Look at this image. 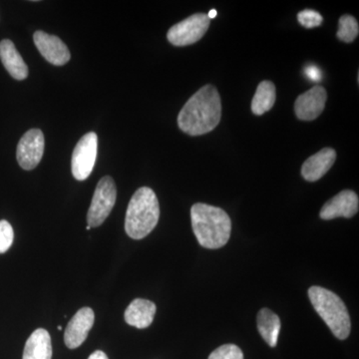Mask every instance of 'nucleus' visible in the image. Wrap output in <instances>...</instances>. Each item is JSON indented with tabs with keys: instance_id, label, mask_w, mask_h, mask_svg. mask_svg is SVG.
Segmentation results:
<instances>
[{
	"instance_id": "1",
	"label": "nucleus",
	"mask_w": 359,
	"mask_h": 359,
	"mask_svg": "<svg viewBox=\"0 0 359 359\" xmlns=\"http://www.w3.org/2000/svg\"><path fill=\"white\" fill-rule=\"evenodd\" d=\"M222 117L221 97L216 87L205 85L188 101L178 116L179 128L191 136L212 132Z\"/></svg>"
},
{
	"instance_id": "2",
	"label": "nucleus",
	"mask_w": 359,
	"mask_h": 359,
	"mask_svg": "<svg viewBox=\"0 0 359 359\" xmlns=\"http://www.w3.org/2000/svg\"><path fill=\"white\" fill-rule=\"evenodd\" d=\"M194 233L205 249L224 247L231 237V222L223 209L197 203L191 209Z\"/></svg>"
},
{
	"instance_id": "3",
	"label": "nucleus",
	"mask_w": 359,
	"mask_h": 359,
	"mask_svg": "<svg viewBox=\"0 0 359 359\" xmlns=\"http://www.w3.org/2000/svg\"><path fill=\"white\" fill-rule=\"evenodd\" d=\"M160 218V205L152 189L142 187L130 200L125 231L130 238L142 240L154 230Z\"/></svg>"
},
{
	"instance_id": "4",
	"label": "nucleus",
	"mask_w": 359,
	"mask_h": 359,
	"mask_svg": "<svg viewBox=\"0 0 359 359\" xmlns=\"http://www.w3.org/2000/svg\"><path fill=\"white\" fill-rule=\"evenodd\" d=\"M309 297L316 313L325 320L334 337L340 340L346 339L351 334V318L339 295L325 287H311Z\"/></svg>"
},
{
	"instance_id": "5",
	"label": "nucleus",
	"mask_w": 359,
	"mask_h": 359,
	"mask_svg": "<svg viewBox=\"0 0 359 359\" xmlns=\"http://www.w3.org/2000/svg\"><path fill=\"white\" fill-rule=\"evenodd\" d=\"M117 197L114 180L110 176L103 177L99 181L94 192L93 199L87 214L90 228L101 226L112 212Z\"/></svg>"
},
{
	"instance_id": "6",
	"label": "nucleus",
	"mask_w": 359,
	"mask_h": 359,
	"mask_svg": "<svg viewBox=\"0 0 359 359\" xmlns=\"http://www.w3.org/2000/svg\"><path fill=\"white\" fill-rule=\"evenodd\" d=\"M211 20L207 14L196 13L170 28L167 39L174 46H188L203 39Z\"/></svg>"
},
{
	"instance_id": "7",
	"label": "nucleus",
	"mask_w": 359,
	"mask_h": 359,
	"mask_svg": "<svg viewBox=\"0 0 359 359\" xmlns=\"http://www.w3.org/2000/svg\"><path fill=\"white\" fill-rule=\"evenodd\" d=\"M97 152L98 137L94 132H89L80 139L73 151L71 168L73 177L78 181H84L91 175L95 166Z\"/></svg>"
},
{
	"instance_id": "8",
	"label": "nucleus",
	"mask_w": 359,
	"mask_h": 359,
	"mask_svg": "<svg viewBox=\"0 0 359 359\" xmlns=\"http://www.w3.org/2000/svg\"><path fill=\"white\" fill-rule=\"evenodd\" d=\"M44 153V135L41 130L30 129L20 139L16 151L18 164L22 169H34L39 166Z\"/></svg>"
},
{
	"instance_id": "9",
	"label": "nucleus",
	"mask_w": 359,
	"mask_h": 359,
	"mask_svg": "<svg viewBox=\"0 0 359 359\" xmlns=\"http://www.w3.org/2000/svg\"><path fill=\"white\" fill-rule=\"evenodd\" d=\"M327 100V90L323 86H314L297 97L294 112L302 121H313L325 110Z\"/></svg>"
},
{
	"instance_id": "10",
	"label": "nucleus",
	"mask_w": 359,
	"mask_h": 359,
	"mask_svg": "<svg viewBox=\"0 0 359 359\" xmlns=\"http://www.w3.org/2000/svg\"><path fill=\"white\" fill-rule=\"evenodd\" d=\"M33 41L40 54L51 65L62 66L70 60L69 49L65 42L55 35L39 30L33 35Z\"/></svg>"
},
{
	"instance_id": "11",
	"label": "nucleus",
	"mask_w": 359,
	"mask_h": 359,
	"mask_svg": "<svg viewBox=\"0 0 359 359\" xmlns=\"http://www.w3.org/2000/svg\"><path fill=\"white\" fill-rule=\"evenodd\" d=\"M358 196L353 191L344 190L323 205L320 210V218L328 221L335 218H353L358 214Z\"/></svg>"
},
{
	"instance_id": "12",
	"label": "nucleus",
	"mask_w": 359,
	"mask_h": 359,
	"mask_svg": "<svg viewBox=\"0 0 359 359\" xmlns=\"http://www.w3.org/2000/svg\"><path fill=\"white\" fill-rule=\"evenodd\" d=\"M95 320L92 309H79L68 323L65 334V342L69 349L78 348L86 340Z\"/></svg>"
},
{
	"instance_id": "13",
	"label": "nucleus",
	"mask_w": 359,
	"mask_h": 359,
	"mask_svg": "<svg viewBox=\"0 0 359 359\" xmlns=\"http://www.w3.org/2000/svg\"><path fill=\"white\" fill-rule=\"evenodd\" d=\"M335 160L337 152L334 149L323 148L304 163L302 167V176L309 182L318 181L332 169Z\"/></svg>"
},
{
	"instance_id": "14",
	"label": "nucleus",
	"mask_w": 359,
	"mask_h": 359,
	"mask_svg": "<svg viewBox=\"0 0 359 359\" xmlns=\"http://www.w3.org/2000/svg\"><path fill=\"white\" fill-rule=\"evenodd\" d=\"M156 304L148 299H136L125 311V321L131 327L147 328L152 325L156 313Z\"/></svg>"
},
{
	"instance_id": "15",
	"label": "nucleus",
	"mask_w": 359,
	"mask_h": 359,
	"mask_svg": "<svg viewBox=\"0 0 359 359\" xmlns=\"http://www.w3.org/2000/svg\"><path fill=\"white\" fill-rule=\"evenodd\" d=\"M0 60L14 79L25 80L27 78V65L11 40L4 39L0 42Z\"/></svg>"
},
{
	"instance_id": "16",
	"label": "nucleus",
	"mask_w": 359,
	"mask_h": 359,
	"mask_svg": "<svg viewBox=\"0 0 359 359\" xmlns=\"http://www.w3.org/2000/svg\"><path fill=\"white\" fill-rule=\"evenodd\" d=\"M51 358L50 334L43 328L34 330L26 341L22 359H51Z\"/></svg>"
},
{
	"instance_id": "17",
	"label": "nucleus",
	"mask_w": 359,
	"mask_h": 359,
	"mask_svg": "<svg viewBox=\"0 0 359 359\" xmlns=\"http://www.w3.org/2000/svg\"><path fill=\"white\" fill-rule=\"evenodd\" d=\"M280 318L269 309H263L257 314V330L264 341L271 347H276L278 344V334H280Z\"/></svg>"
},
{
	"instance_id": "18",
	"label": "nucleus",
	"mask_w": 359,
	"mask_h": 359,
	"mask_svg": "<svg viewBox=\"0 0 359 359\" xmlns=\"http://www.w3.org/2000/svg\"><path fill=\"white\" fill-rule=\"evenodd\" d=\"M276 86L271 81L261 82L252 101V111L255 115L261 116L268 112L276 103Z\"/></svg>"
},
{
	"instance_id": "19",
	"label": "nucleus",
	"mask_w": 359,
	"mask_h": 359,
	"mask_svg": "<svg viewBox=\"0 0 359 359\" xmlns=\"http://www.w3.org/2000/svg\"><path fill=\"white\" fill-rule=\"evenodd\" d=\"M339 28L337 33V39L346 43H351L358 36L359 26L358 20L351 15H342L339 18Z\"/></svg>"
},
{
	"instance_id": "20",
	"label": "nucleus",
	"mask_w": 359,
	"mask_h": 359,
	"mask_svg": "<svg viewBox=\"0 0 359 359\" xmlns=\"http://www.w3.org/2000/svg\"><path fill=\"white\" fill-rule=\"evenodd\" d=\"M209 359H244V353L235 344H224L212 351Z\"/></svg>"
},
{
	"instance_id": "21",
	"label": "nucleus",
	"mask_w": 359,
	"mask_h": 359,
	"mask_svg": "<svg viewBox=\"0 0 359 359\" xmlns=\"http://www.w3.org/2000/svg\"><path fill=\"white\" fill-rule=\"evenodd\" d=\"M297 20L299 25L306 28H314L321 25L323 18L318 11H313V9H304L297 14Z\"/></svg>"
},
{
	"instance_id": "22",
	"label": "nucleus",
	"mask_w": 359,
	"mask_h": 359,
	"mask_svg": "<svg viewBox=\"0 0 359 359\" xmlns=\"http://www.w3.org/2000/svg\"><path fill=\"white\" fill-rule=\"evenodd\" d=\"M14 233L13 226L6 221H0V254H4L13 243Z\"/></svg>"
},
{
	"instance_id": "23",
	"label": "nucleus",
	"mask_w": 359,
	"mask_h": 359,
	"mask_svg": "<svg viewBox=\"0 0 359 359\" xmlns=\"http://www.w3.org/2000/svg\"><path fill=\"white\" fill-rule=\"evenodd\" d=\"M306 75L311 81L318 82L323 78V72L316 66H308L306 68Z\"/></svg>"
},
{
	"instance_id": "24",
	"label": "nucleus",
	"mask_w": 359,
	"mask_h": 359,
	"mask_svg": "<svg viewBox=\"0 0 359 359\" xmlns=\"http://www.w3.org/2000/svg\"><path fill=\"white\" fill-rule=\"evenodd\" d=\"M88 359H108V356L103 351H96L89 356Z\"/></svg>"
},
{
	"instance_id": "25",
	"label": "nucleus",
	"mask_w": 359,
	"mask_h": 359,
	"mask_svg": "<svg viewBox=\"0 0 359 359\" xmlns=\"http://www.w3.org/2000/svg\"><path fill=\"white\" fill-rule=\"evenodd\" d=\"M217 14H218V13H217L216 9H212V11H210L209 14H207V15L208 18H210V20H212V18H216Z\"/></svg>"
},
{
	"instance_id": "26",
	"label": "nucleus",
	"mask_w": 359,
	"mask_h": 359,
	"mask_svg": "<svg viewBox=\"0 0 359 359\" xmlns=\"http://www.w3.org/2000/svg\"><path fill=\"white\" fill-rule=\"evenodd\" d=\"M90 229H91V228H90V226H87L86 230H87V231H89V230H90Z\"/></svg>"
},
{
	"instance_id": "27",
	"label": "nucleus",
	"mask_w": 359,
	"mask_h": 359,
	"mask_svg": "<svg viewBox=\"0 0 359 359\" xmlns=\"http://www.w3.org/2000/svg\"><path fill=\"white\" fill-rule=\"evenodd\" d=\"M59 330H62V327H58Z\"/></svg>"
}]
</instances>
